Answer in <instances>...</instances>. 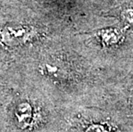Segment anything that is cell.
<instances>
[{"mask_svg": "<svg viewBox=\"0 0 133 132\" xmlns=\"http://www.w3.org/2000/svg\"><path fill=\"white\" fill-rule=\"evenodd\" d=\"M37 30L29 25H7L0 29V44L8 47L22 45L35 37Z\"/></svg>", "mask_w": 133, "mask_h": 132, "instance_id": "obj_1", "label": "cell"}, {"mask_svg": "<svg viewBox=\"0 0 133 132\" xmlns=\"http://www.w3.org/2000/svg\"><path fill=\"white\" fill-rule=\"evenodd\" d=\"M99 35H100L101 39L103 42L106 44H114L120 40L121 36H122V33L120 30L116 29H104L99 32Z\"/></svg>", "mask_w": 133, "mask_h": 132, "instance_id": "obj_2", "label": "cell"}, {"mask_svg": "<svg viewBox=\"0 0 133 132\" xmlns=\"http://www.w3.org/2000/svg\"><path fill=\"white\" fill-rule=\"evenodd\" d=\"M123 16L126 20L125 22L133 24V2L125 5L123 10Z\"/></svg>", "mask_w": 133, "mask_h": 132, "instance_id": "obj_3", "label": "cell"}]
</instances>
